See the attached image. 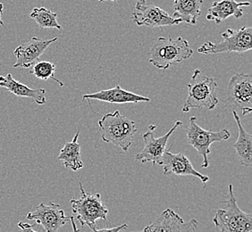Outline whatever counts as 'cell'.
I'll use <instances>...</instances> for the list:
<instances>
[{
  "label": "cell",
  "instance_id": "30bf717a",
  "mask_svg": "<svg viewBox=\"0 0 252 232\" xmlns=\"http://www.w3.org/2000/svg\"><path fill=\"white\" fill-rule=\"evenodd\" d=\"M132 20L138 26L151 28H163L181 24L179 19H175L158 6L147 5L142 1H137Z\"/></svg>",
  "mask_w": 252,
  "mask_h": 232
},
{
  "label": "cell",
  "instance_id": "8992f818",
  "mask_svg": "<svg viewBox=\"0 0 252 232\" xmlns=\"http://www.w3.org/2000/svg\"><path fill=\"white\" fill-rule=\"evenodd\" d=\"M223 40L213 43L208 41L199 47L198 52L204 55L220 53L243 54L252 49V29L251 27H241L240 29H228L221 33Z\"/></svg>",
  "mask_w": 252,
  "mask_h": 232
},
{
  "label": "cell",
  "instance_id": "d6986e66",
  "mask_svg": "<svg viewBox=\"0 0 252 232\" xmlns=\"http://www.w3.org/2000/svg\"><path fill=\"white\" fill-rule=\"evenodd\" d=\"M203 0H174L173 17L181 23L195 25L201 15Z\"/></svg>",
  "mask_w": 252,
  "mask_h": 232
},
{
  "label": "cell",
  "instance_id": "277c9868",
  "mask_svg": "<svg viewBox=\"0 0 252 232\" xmlns=\"http://www.w3.org/2000/svg\"><path fill=\"white\" fill-rule=\"evenodd\" d=\"M229 199L222 202L224 207L220 208L215 214L213 223L219 232H252V216L241 210L233 194V185H229Z\"/></svg>",
  "mask_w": 252,
  "mask_h": 232
},
{
  "label": "cell",
  "instance_id": "cb8c5ba5",
  "mask_svg": "<svg viewBox=\"0 0 252 232\" xmlns=\"http://www.w3.org/2000/svg\"><path fill=\"white\" fill-rule=\"evenodd\" d=\"M34 224H30V223H23L20 222L18 223V228L20 229V232H38L33 230Z\"/></svg>",
  "mask_w": 252,
  "mask_h": 232
},
{
  "label": "cell",
  "instance_id": "52a82bcc",
  "mask_svg": "<svg viewBox=\"0 0 252 232\" xmlns=\"http://www.w3.org/2000/svg\"><path fill=\"white\" fill-rule=\"evenodd\" d=\"M197 117L189 118L188 128L186 130V139L189 145L197 150L202 158V168H208L209 165V155L211 152L210 145L215 142H222L230 139L231 134L226 129L219 131H207L198 125Z\"/></svg>",
  "mask_w": 252,
  "mask_h": 232
},
{
  "label": "cell",
  "instance_id": "ac0fdd59",
  "mask_svg": "<svg viewBox=\"0 0 252 232\" xmlns=\"http://www.w3.org/2000/svg\"><path fill=\"white\" fill-rule=\"evenodd\" d=\"M234 120L238 126V139L233 144L235 155L240 165L250 167L252 164V135L245 131L236 111H233Z\"/></svg>",
  "mask_w": 252,
  "mask_h": 232
},
{
  "label": "cell",
  "instance_id": "5bb4252c",
  "mask_svg": "<svg viewBox=\"0 0 252 232\" xmlns=\"http://www.w3.org/2000/svg\"><path fill=\"white\" fill-rule=\"evenodd\" d=\"M163 171L165 175L175 174L178 176H193L206 184L209 180V176L200 174L194 169L192 164L185 154H173L166 150L163 155Z\"/></svg>",
  "mask_w": 252,
  "mask_h": 232
},
{
  "label": "cell",
  "instance_id": "6da1fadb",
  "mask_svg": "<svg viewBox=\"0 0 252 232\" xmlns=\"http://www.w3.org/2000/svg\"><path fill=\"white\" fill-rule=\"evenodd\" d=\"M98 126L101 130L102 141L119 146L124 152L129 151L138 131L135 121L122 116L118 110L102 116Z\"/></svg>",
  "mask_w": 252,
  "mask_h": 232
},
{
  "label": "cell",
  "instance_id": "ba28073f",
  "mask_svg": "<svg viewBox=\"0 0 252 232\" xmlns=\"http://www.w3.org/2000/svg\"><path fill=\"white\" fill-rule=\"evenodd\" d=\"M227 101L240 108L243 116L252 111V73H235L227 85Z\"/></svg>",
  "mask_w": 252,
  "mask_h": 232
},
{
  "label": "cell",
  "instance_id": "4316f807",
  "mask_svg": "<svg viewBox=\"0 0 252 232\" xmlns=\"http://www.w3.org/2000/svg\"><path fill=\"white\" fill-rule=\"evenodd\" d=\"M99 2H105V1H118V0H97ZM137 1H142V2H146V0H137Z\"/></svg>",
  "mask_w": 252,
  "mask_h": 232
},
{
  "label": "cell",
  "instance_id": "3957f363",
  "mask_svg": "<svg viewBox=\"0 0 252 232\" xmlns=\"http://www.w3.org/2000/svg\"><path fill=\"white\" fill-rule=\"evenodd\" d=\"M192 54L193 50L184 38L160 37L152 44L149 62L155 67L165 71L173 64L184 62L190 58Z\"/></svg>",
  "mask_w": 252,
  "mask_h": 232
},
{
  "label": "cell",
  "instance_id": "44dd1931",
  "mask_svg": "<svg viewBox=\"0 0 252 232\" xmlns=\"http://www.w3.org/2000/svg\"><path fill=\"white\" fill-rule=\"evenodd\" d=\"M30 16L36 22L39 29H62V26L58 22V14L46 7H35Z\"/></svg>",
  "mask_w": 252,
  "mask_h": 232
},
{
  "label": "cell",
  "instance_id": "2e32d148",
  "mask_svg": "<svg viewBox=\"0 0 252 232\" xmlns=\"http://www.w3.org/2000/svg\"><path fill=\"white\" fill-rule=\"evenodd\" d=\"M251 5L250 2H237L236 0H220L214 2L208 10L206 18L214 21L216 24H221L230 16L241 18L243 15L242 7Z\"/></svg>",
  "mask_w": 252,
  "mask_h": 232
},
{
  "label": "cell",
  "instance_id": "484cf974",
  "mask_svg": "<svg viewBox=\"0 0 252 232\" xmlns=\"http://www.w3.org/2000/svg\"><path fill=\"white\" fill-rule=\"evenodd\" d=\"M3 13H4V5L0 2V25L5 28V24H4L3 20H2V15H3Z\"/></svg>",
  "mask_w": 252,
  "mask_h": 232
},
{
  "label": "cell",
  "instance_id": "e0dca14e",
  "mask_svg": "<svg viewBox=\"0 0 252 232\" xmlns=\"http://www.w3.org/2000/svg\"><path fill=\"white\" fill-rule=\"evenodd\" d=\"M0 87H4L17 97H29L38 105H45L47 102L46 90L44 88H31L17 82L11 73H7L6 76H0Z\"/></svg>",
  "mask_w": 252,
  "mask_h": 232
},
{
  "label": "cell",
  "instance_id": "9c48e42d",
  "mask_svg": "<svg viewBox=\"0 0 252 232\" xmlns=\"http://www.w3.org/2000/svg\"><path fill=\"white\" fill-rule=\"evenodd\" d=\"M183 122L181 121H176L173 127L170 129L168 132L165 135L161 136L160 138H155L154 131H147L142 135V139L144 141V147L140 153L136 154L134 158L137 161H140L141 164L146 163H152L153 165H162L163 163V155L165 154V146L170 137L174 133V131L182 126Z\"/></svg>",
  "mask_w": 252,
  "mask_h": 232
},
{
  "label": "cell",
  "instance_id": "5b68a950",
  "mask_svg": "<svg viewBox=\"0 0 252 232\" xmlns=\"http://www.w3.org/2000/svg\"><path fill=\"white\" fill-rule=\"evenodd\" d=\"M79 186L82 197L79 199L70 200L74 219L80 222L83 227L85 225L90 228L95 227L97 220H103L107 223L108 209L102 202L101 195L87 193L84 190L82 182L79 183Z\"/></svg>",
  "mask_w": 252,
  "mask_h": 232
},
{
  "label": "cell",
  "instance_id": "8fae6325",
  "mask_svg": "<svg viewBox=\"0 0 252 232\" xmlns=\"http://www.w3.org/2000/svg\"><path fill=\"white\" fill-rule=\"evenodd\" d=\"M26 219L41 225L45 232H58L70 220V216L65 215L59 204L51 202L39 203L34 211L27 214Z\"/></svg>",
  "mask_w": 252,
  "mask_h": 232
},
{
  "label": "cell",
  "instance_id": "7402d4cb",
  "mask_svg": "<svg viewBox=\"0 0 252 232\" xmlns=\"http://www.w3.org/2000/svg\"><path fill=\"white\" fill-rule=\"evenodd\" d=\"M55 73H56L55 63L48 62V61H38L31 66V70H30V73L34 75L37 79L43 80V81L52 79L56 83H59L61 87H63V83L55 77Z\"/></svg>",
  "mask_w": 252,
  "mask_h": 232
},
{
  "label": "cell",
  "instance_id": "4fadbf2b",
  "mask_svg": "<svg viewBox=\"0 0 252 232\" xmlns=\"http://www.w3.org/2000/svg\"><path fill=\"white\" fill-rule=\"evenodd\" d=\"M57 40L58 38L43 40L37 37H32L27 43L20 45L14 51L16 62L13 67L24 69L31 67L33 63L39 61V58L45 53L49 46Z\"/></svg>",
  "mask_w": 252,
  "mask_h": 232
},
{
  "label": "cell",
  "instance_id": "9a60e30c",
  "mask_svg": "<svg viewBox=\"0 0 252 232\" xmlns=\"http://www.w3.org/2000/svg\"><path fill=\"white\" fill-rule=\"evenodd\" d=\"M83 100H98L107 102L111 104H126V103H140V102H150L149 97L137 95L135 93L127 91L122 88L120 85H117L110 89H104L96 93L86 94L83 97Z\"/></svg>",
  "mask_w": 252,
  "mask_h": 232
},
{
  "label": "cell",
  "instance_id": "ffe728a7",
  "mask_svg": "<svg viewBox=\"0 0 252 232\" xmlns=\"http://www.w3.org/2000/svg\"><path fill=\"white\" fill-rule=\"evenodd\" d=\"M80 131H78L73 137V141L65 143L60 151L59 160L62 162L63 166L73 172L83 168V163L81 156V145L78 143Z\"/></svg>",
  "mask_w": 252,
  "mask_h": 232
},
{
  "label": "cell",
  "instance_id": "603a6c76",
  "mask_svg": "<svg viewBox=\"0 0 252 232\" xmlns=\"http://www.w3.org/2000/svg\"><path fill=\"white\" fill-rule=\"evenodd\" d=\"M128 227L127 224H122L117 227L109 228V229H101V230H97L96 227L91 228L92 229V232H121L122 230H126Z\"/></svg>",
  "mask_w": 252,
  "mask_h": 232
},
{
  "label": "cell",
  "instance_id": "7a4b0ae2",
  "mask_svg": "<svg viewBox=\"0 0 252 232\" xmlns=\"http://www.w3.org/2000/svg\"><path fill=\"white\" fill-rule=\"evenodd\" d=\"M187 87L189 92L183 106V112L187 113L191 108L213 110L219 104L216 92L218 83L214 78L205 75L199 69L194 71Z\"/></svg>",
  "mask_w": 252,
  "mask_h": 232
},
{
  "label": "cell",
  "instance_id": "d4e9b609",
  "mask_svg": "<svg viewBox=\"0 0 252 232\" xmlns=\"http://www.w3.org/2000/svg\"><path fill=\"white\" fill-rule=\"evenodd\" d=\"M69 221L71 222V224H72L73 232H80L79 229L77 228V225H76V223H75V219H74L73 215H72V216H70V220H69Z\"/></svg>",
  "mask_w": 252,
  "mask_h": 232
},
{
  "label": "cell",
  "instance_id": "7c38bea8",
  "mask_svg": "<svg viewBox=\"0 0 252 232\" xmlns=\"http://www.w3.org/2000/svg\"><path fill=\"white\" fill-rule=\"evenodd\" d=\"M199 226L195 219L185 223L179 214L171 208L165 209L153 223L146 226L141 232H191Z\"/></svg>",
  "mask_w": 252,
  "mask_h": 232
}]
</instances>
